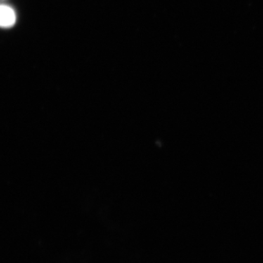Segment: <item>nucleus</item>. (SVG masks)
I'll list each match as a JSON object with an SVG mask.
<instances>
[{
    "mask_svg": "<svg viewBox=\"0 0 263 263\" xmlns=\"http://www.w3.org/2000/svg\"><path fill=\"white\" fill-rule=\"evenodd\" d=\"M16 20L15 11L11 7L0 5V27L10 28L13 27Z\"/></svg>",
    "mask_w": 263,
    "mask_h": 263,
    "instance_id": "1",
    "label": "nucleus"
}]
</instances>
